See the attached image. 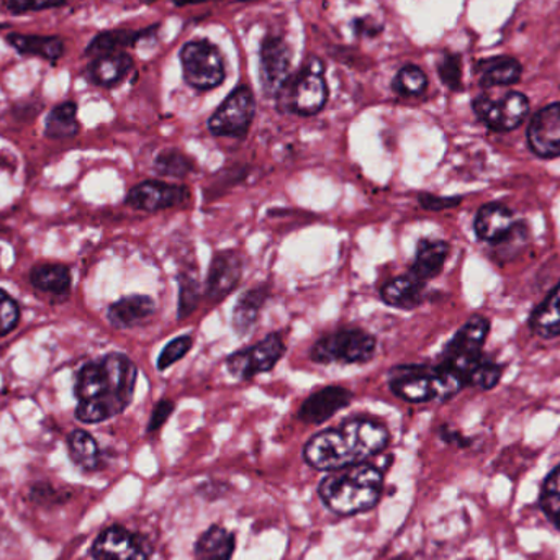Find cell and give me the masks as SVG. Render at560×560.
<instances>
[{"mask_svg":"<svg viewBox=\"0 0 560 560\" xmlns=\"http://www.w3.org/2000/svg\"><path fill=\"white\" fill-rule=\"evenodd\" d=\"M138 369L130 357L120 353L107 354L87 362L77 372L74 395L76 418L82 423H102L124 413L133 400Z\"/></svg>","mask_w":560,"mask_h":560,"instance_id":"obj_1","label":"cell"},{"mask_svg":"<svg viewBox=\"0 0 560 560\" xmlns=\"http://www.w3.org/2000/svg\"><path fill=\"white\" fill-rule=\"evenodd\" d=\"M387 428L372 420H351L336 430L315 434L304 449L308 466L318 471H336L364 462L387 447Z\"/></svg>","mask_w":560,"mask_h":560,"instance_id":"obj_2","label":"cell"},{"mask_svg":"<svg viewBox=\"0 0 560 560\" xmlns=\"http://www.w3.org/2000/svg\"><path fill=\"white\" fill-rule=\"evenodd\" d=\"M384 475L370 463H354L331 471L320 484V497L333 513L349 517L378 505Z\"/></svg>","mask_w":560,"mask_h":560,"instance_id":"obj_3","label":"cell"},{"mask_svg":"<svg viewBox=\"0 0 560 560\" xmlns=\"http://www.w3.org/2000/svg\"><path fill=\"white\" fill-rule=\"evenodd\" d=\"M466 387V381L449 367L440 364L433 369L405 367L394 373L391 389L402 400L424 404L431 400H447Z\"/></svg>","mask_w":560,"mask_h":560,"instance_id":"obj_4","label":"cell"},{"mask_svg":"<svg viewBox=\"0 0 560 560\" xmlns=\"http://www.w3.org/2000/svg\"><path fill=\"white\" fill-rule=\"evenodd\" d=\"M183 80L192 89L212 90L220 87L227 77V67L218 47L207 40L189 41L180 50Z\"/></svg>","mask_w":560,"mask_h":560,"instance_id":"obj_5","label":"cell"},{"mask_svg":"<svg viewBox=\"0 0 560 560\" xmlns=\"http://www.w3.org/2000/svg\"><path fill=\"white\" fill-rule=\"evenodd\" d=\"M320 60H311L304 69L289 80L277 98H284L289 111L302 117L320 114L328 102V86Z\"/></svg>","mask_w":560,"mask_h":560,"instance_id":"obj_6","label":"cell"},{"mask_svg":"<svg viewBox=\"0 0 560 560\" xmlns=\"http://www.w3.org/2000/svg\"><path fill=\"white\" fill-rule=\"evenodd\" d=\"M488 333H491V321L481 315H475L454 334L444 349L441 364L459 373L466 381V385L469 373L484 360L482 346L487 341Z\"/></svg>","mask_w":560,"mask_h":560,"instance_id":"obj_7","label":"cell"},{"mask_svg":"<svg viewBox=\"0 0 560 560\" xmlns=\"http://www.w3.org/2000/svg\"><path fill=\"white\" fill-rule=\"evenodd\" d=\"M376 347L378 341L372 334L362 330H341L318 340L311 347L310 357L315 362L351 366L369 362L376 354Z\"/></svg>","mask_w":560,"mask_h":560,"instance_id":"obj_8","label":"cell"},{"mask_svg":"<svg viewBox=\"0 0 560 560\" xmlns=\"http://www.w3.org/2000/svg\"><path fill=\"white\" fill-rule=\"evenodd\" d=\"M475 115L494 131H511L530 114V101L520 92L482 93L475 99Z\"/></svg>","mask_w":560,"mask_h":560,"instance_id":"obj_9","label":"cell"},{"mask_svg":"<svg viewBox=\"0 0 560 560\" xmlns=\"http://www.w3.org/2000/svg\"><path fill=\"white\" fill-rule=\"evenodd\" d=\"M256 115V101L250 87L240 86L225 99L208 120L215 137L241 138L247 133Z\"/></svg>","mask_w":560,"mask_h":560,"instance_id":"obj_10","label":"cell"},{"mask_svg":"<svg viewBox=\"0 0 560 560\" xmlns=\"http://www.w3.org/2000/svg\"><path fill=\"white\" fill-rule=\"evenodd\" d=\"M291 47L280 35H267L259 50V80L264 93L277 98L292 79Z\"/></svg>","mask_w":560,"mask_h":560,"instance_id":"obj_11","label":"cell"},{"mask_svg":"<svg viewBox=\"0 0 560 560\" xmlns=\"http://www.w3.org/2000/svg\"><path fill=\"white\" fill-rule=\"evenodd\" d=\"M285 354L284 338L279 333L269 334L247 349L238 351L227 359L228 372L240 381L269 372Z\"/></svg>","mask_w":560,"mask_h":560,"instance_id":"obj_12","label":"cell"},{"mask_svg":"<svg viewBox=\"0 0 560 560\" xmlns=\"http://www.w3.org/2000/svg\"><path fill=\"white\" fill-rule=\"evenodd\" d=\"M191 198V192L183 186L161 182V180H144L131 189L127 198V204L137 211L161 212L176 205L186 204Z\"/></svg>","mask_w":560,"mask_h":560,"instance_id":"obj_13","label":"cell"},{"mask_svg":"<svg viewBox=\"0 0 560 560\" xmlns=\"http://www.w3.org/2000/svg\"><path fill=\"white\" fill-rule=\"evenodd\" d=\"M92 557L96 560H150L143 543L120 526L102 531L93 543Z\"/></svg>","mask_w":560,"mask_h":560,"instance_id":"obj_14","label":"cell"},{"mask_svg":"<svg viewBox=\"0 0 560 560\" xmlns=\"http://www.w3.org/2000/svg\"><path fill=\"white\" fill-rule=\"evenodd\" d=\"M527 143L539 157L560 156V102L534 115L527 128Z\"/></svg>","mask_w":560,"mask_h":560,"instance_id":"obj_15","label":"cell"},{"mask_svg":"<svg viewBox=\"0 0 560 560\" xmlns=\"http://www.w3.org/2000/svg\"><path fill=\"white\" fill-rule=\"evenodd\" d=\"M243 276V263L237 253L225 251L212 259L207 277V297L212 302H221L240 284Z\"/></svg>","mask_w":560,"mask_h":560,"instance_id":"obj_16","label":"cell"},{"mask_svg":"<svg viewBox=\"0 0 560 560\" xmlns=\"http://www.w3.org/2000/svg\"><path fill=\"white\" fill-rule=\"evenodd\" d=\"M353 394L347 389L331 385L311 394L302 404L298 418L308 424H320L351 404Z\"/></svg>","mask_w":560,"mask_h":560,"instance_id":"obj_17","label":"cell"},{"mask_svg":"<svg viewBox=\"0 0 560 560\" xmlns=\"http://www.w3.org/2000/svg\"><path fill=\"white\" fill-rule=\"evenodd\" d=\"M474 230L479 240L485 243H505L517 230L513 212L497 202L484 205L475 215Z\"/></svg>","mask_w":560,"mask_h":560,"instance_id":"obj_18","label":"cell"},{"mask_svg":"<svg viewBox=\"0 0 560 560\" xmlns=\"http://www.w3.org/2000/svg\"><path fill=\"white\" fill-rule=\"evenodd\" d=\"M156 314V304L148 295H128L109 307L107 318L112 327L130 330L147 323Z\"/></svg>","mask_w":560,"mask_h":560,"instance_id":"obj_19","label":"cell"},{"mask_svg":"<svg viewBox=\"0 0 560 560\" xmlns=\"http://www.w3.org/2000/svg\"><path fill=\"white\" fill-rule=\"evenodd\" d=\"M450 246L443 240H421L418 243L417 256L411 266V276L420 279L427 284L428 280L434 279L443 270L449 256Z\"/></svg>","mask_w":560,"mask_h":560,"instance_id":"obj_20","label":"cell"},{"mask_svg":"<svg viewBox=\"0 0 560 560\" xmlns=\"http://www.w3.org/2000/svg\"><path fill=\"white\" fill-rule=\"evenodd\" d=\"M133 69V58L125 51L96 58L89 66L90 80L101 87H114Z\"/></svg>","mask_w":560,"mask_h":560,"instance_id":"obj_21","label":"cell"},{"mask_svg":"<svg viewBox=\"0 0 560 560\" xmlns=\"http://www.w3.org/2000/svg\"><path fill=\"white\" fill-rule=\"evenodd\" d=\"M424 285L427 284L421 282L420 279L408 273V276L397 277V279L387 282L382 288L381 297L391 307L411 310L423 302Z\"/></svg>","mask_w":560,"mask_h":560,"instance_id":"obj_22","label":"cell"},{"mask_svg":"<svg viewBox=\"0 0 560 560\" xmlns=\"http://www.w3.org/2000/svg\"><path fill=\"white\" fill-rule=\"evenodd\" d=\"M479 77H481V86L484 89L492 87L513 86L520 80L521 64L513 58L498 56L491 60L481 61L478 66Z\"/></svg>","mask_w":560,"mask_h":560,"instance_id":"obj_23","label":"cell"},{"mask_svg":"<svg viewBox=\"0 0 560 560\" xmlns=\"http://www.w3.org/2000/svg\"><path fill=\"white\" fill-rule=\"evenodd\" d=\"M530 328L540 338L560 336V282L531 314Z\"/></svg>","mask_w":560,"mask_h":560,"instance_id":"obj_24","label":"cell"},{"mask_svg":"<svg viewBox=\"0 0 560 560\" xmlns=\"http://www.w3.org/2000/svg\"><path fill=\"white\" fill-rule=\"evenodd\" d=\"M157 27L147 28V30H109L104 34H99L98 37L90 41L87 47V56H104V54L118 53L125 48L135 47L138 41L150 37Z\"/></svg>","mask_w":560,"mask_h":560,"instance_id":"obj_25","label":"cell"},{"mask_svg":"<svg viewBox=\"0 0 560 560\" xmlns=\"http://www.w3.org/2000/svg\"><path fill=\"white\" fill-rule=\"evenodd\" d=\"M233 552L234 536L221 526H212L195 544V560H230Z\"/></svg>","mask_w":560,"mask_h":560,"instance_id":"obj_26","label":"cell"},{"mask_svg":"<svg viewBox=\"0 0 560 560\" xmlns=\"http://www.w3.org/2000/svg\"><path fill=\"white\" fill-rule=\"evenodd\" d=\"M30 282L38 291L63 295L69 292L73 277L64 264H40L31 269Z\"/></svg>","mask_w":560,"mask_h":560,"instance_id":"obj_27","label":"cell"},{"mask_svg":"<svg viewBox=\"0 0 560 560\" xmlns=\"http://www.w3.org/2000/svg\"><path fill=\"white\" fill-rule=\"evenodd\" d=\"M9 43L22 54H34L48 61H58L64 53V43L58 37H35V35L12 34Z\"/></svg>","mask_w":560,"mask_h":560,"instance_id":"obj_28","label":"cell"},{"mask_svg":"<svg viewBox=\"0 0 560 560\" xmlns=\"http://www.w3.org/2000/svg\"><path fill=\"white\" fill-rule=\"evenodd\" d=\"M269 292L266 288L251 289L238 301L233 310V328L238 334H246L256 324Z\"/></svg>","mask_w":560,"mask_h":560,"instance_id":"obj_29","label":"cell"},{"mask_svg":"<svg viewBox=\"0 0 560 560\" xmlns=\"http://www.w3.org/2000/svg\"><path fill=\"white\" fill-rule=\"evenodd\" d=\"M44 133L53 140L76 137L79 133L77 105L74 102H63V104L56 105L48 115Z\"/></svg>","mask_w":560,"mask_h":560,"instance_id":"obj_30","label":"cell"},{"mask_svg":"<svg viewBox=\"0 0 560 560\" xmlns=\"http://www.w3.org/2000/svg\"><path fill=\"white\" fill-rule=\"evenodd\" d=\"M67 446H69L71 459L77 466L82 467L86 471L98 469L99 462H101V453H99L98 443L87 431L74 430L69 434Z\"/></svg>","mask_w":560,"mask_h":560,"instance_id":"obj_31","label":"cell"},{"mask_svg":"<svg viewBox=\"0 0 560 560\" xmlns=\"http://www.w3.org/2000/svg\"><path fill=\"white\" fill-rule=\"evenodd\" d=\"M392 87H394L395 92L400 93L404 98H417L427 90L428 77L421 67L407 64L398 71Z\"/></svg>","mask_w":560,"mask_h":560,"instance_id":"obj_32","label":"cell"},{"mask_svg":"<svg viewBox=\"0 0 560 560\" xmlns=\"http://www.w3.org/2000/svg\"><path fill=\"white\" fill-rule=\"evenodd\" d=\"M154 169L160 176L186 177L194 169V163H192L191 157L170 148V150H164L163 153L157 154L156 161H154Z\"/></svg>","mask_w":560,"mask_h":560,"instance_id":"obj_33","label":"cell"},{"mask_svg":"<svg viewBox=\"0 0 560 560\" xmlns=\"http://www.w3.org/2000/svg\"><path fill=\"white\" fill-rule=\"evenodd\" d=\"M540 508L560 530V466H557L544 482L540 492Z\"/></svg>","mask_w":560,"mask_h":560,"instance_id":"obj_34","label":"cell"},{"mask_svg":"<svg viewBox=\"0 0 560 560\" xmlns=\"http://www.w3.org/2000/svg\"><path fill=\"white\" fill-rule=\"evenodd\" d=\"M201 302V284L191 273L179 277V318L191 317Z\"/></svg>","mask_w":560,"mask_h":560,"instance_id":"obj_35","label":"cell"},{"mask_svg":"<svg viewBox=\"0 0 560 560\" xmlns=\"http://www.w3.org/2000/svg\"><path fill=\"white\" fill-rule=\"evenodd\" d=\"M501 376H504V372H501V367L498 364L484 359L469 373L467 385L482 389V391H492L501 381Z\"/></svg>","mask_w":560,"mask_h":560,"instance_id":"obj_36","label":"cell"},{"mask_svg":"<svg viewBox=\"0 0 560 560\" xmlns=\"http://www.w3.org/2000/svg\"><path fill=\"white\" fill-rule=\"evenodd\" d=\"M194 344V338L191 334H182V336L174 338L173 341L166 344L163 351H161L160 357H157V369L166 370L169 369L173 364L179 362L189 351L192 349Z\"/></svg>","mask_w":560,"mask_h":560,"instance_id":"obj_37","label":"cell"},{"mask_svg":"<svg viewBox=\"0 0 560 560\" xmlns=\"http://www.w3.org/2000/svg\"><path fill=\"white\" fill-rule=\"evenodd\" d=\"M21 321V308L17 302L8 294L0 291V336L12 333Z\"/></svg>","mask_w":560,"mask_h":560,"instance_id":"obj_38","label":"cell"},{"mask_svg":"<svg viewBox=\"0 0 560 560\" xmlns=\"http://www.w3.org/2000/svg\"><path fill=\"white\" fill-rule=\"evenodd\" d=\"M437 73L449 89L459 90L462 86V64L457 54H444L437 63Z\"/></svg>","mask_w":560,"mask_h":560,"instance_id":"obj_39","label":"cell"},{"mask_svg":"<svg viewBox=\"0 0 560 560\" xmlns=\"http://www.w3.org/2000/svg\"><path fill=\"white\" fill-rule=\"evenodd\" d=\"M66 0H9V8L14 12L44 11V9L63 5Z\"/></svg>","mask_w":560,"mask_h":560,"instance_id":"obj_40","label":"cell"},{"mask_svg":"<svg viewBox=\"0 0 560 560\" xmlns=\"http://www.w3.org/2000/svg\"><path fill=\"white\" fill-rule=\"evenodd\" d=\"M421 207L427 211H447V208L457 207L460 204L459 198H437V195L421 194L420 195Z\"/></svg>","mask_w":560,"mask_h":560,"instance_id":"obj_41","label":"cell"},{"mask_svg":"<svg viewBox=\"0 0 560 560\" xmlns=\"http://www.w3.org/2000/svg\"><path fill=\"white\" fill-rule=\"evenodd\" d=\"M174 411V404L170 400H161L160 404L154 407L153 415H151L150 424H148V431L153 433V431L160 430L164 423H166L167 418L170 417V413Z\"/></svg>","mask_w":560,"mask_h":560,"instance_id":"obj_42","label":"cell"},{"mask_svg":"<svg viewBox=\"0 0 560 560\" xmlns=\"http://www.w3.org/2000/svg\"><path fill=\"white\" fill-rule=\"evenodd\" d=\"M204 2H211V0H174V4L179 5V8H183V5L204 4Z\"/></svg>","mask_w":560,"mask_h":560,"instance_id":"obj_43","label":"cell"},{"mask_svg":"<svg viewBox=\"0 0 560 560\" xmlns=\"http://www.w3.org/2000/svg\"><path fill=\"white\" fill-rule=\"evenodd\" d=\"M141 2H147V4H151V2H156V0H141Z\"/></svg>","mask_w":560,"mask_h":560,"instance_id":"obj_44","label":"cell"},{"mask_svg":"<svg viewBox=\"0 0 560 560\" xmlns=\"http://www.w3.org/2000/svg\"><path fill=\"white\" fill-rule=\"evenodd\" d=\"M241 2H256V0H241Z\"/></svg>","mask_w":560,"mask_h":560,"instance_id":"obj_45","label":"cell"}]
</instances>
